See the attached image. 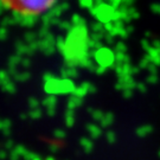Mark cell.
Instances as JSON below:
<instances>
[{
	"label": "cell",
	"mask_w": 160,
	"mask_h": 160,
	"mask_svg": "<svg viewBox=\"0 0 160 160\" xmlns=\"http://www.w3.org/2000/svg\"><path fill=\"white\" fill-rule=\"evenodd\" d=\"M2 5L19 17L34 18L45 13L56 0H0Z\"/></svg>",
	"instance_id": "cell-1"
}]
</instances>
